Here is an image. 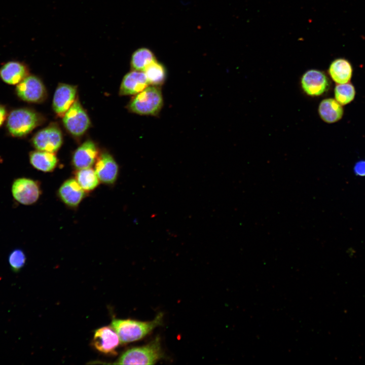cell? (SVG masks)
I'll return each instance as SVG.
<instances>
[{
    "instance_id": "cell-1",
    "label": "cell",
    "mask_w": 365,
    "mask_h": 365,
    "mask_svg": "<svg viewBox=\"0 0 365 365\" xmlns=\"http://www.w3.org/2000/svg\"><path fill=\"white\" fill-rule=\"evenodd\" d=\"M163 315L159 313L152 321H140L130 319H114L111 326L118 334L121 343L139 340L162 323Z\"/></svg>"
},
{
    "instance_id": "cell-2",
    "label": "cell",
    "mask_w": 365,
    "mask_h": 365,
    "mask_svg": "<svg viewBox=\"0 0 365 365\" xmlns=\"http://www.w3.org/2000/svg\"><path fill=\"white\" fill-rule=\"evenodd\" d=\"M163 105V98L159 86L149 85L135 95L127 105L132 113L146 116H156Z\"/></svg>"
},
{
    "instance_id": "cell-3",
    "label": "cell",
    "mask_w": 365,
    "mask_h": 365,
    "mask_svg": "<svg viewBox=\"0 0 365 365\" xmlns=\"http://www.w3.org/2000/svg\"><path fill=\"white\" fill-rule=\"evenodd\" d=\"M40 115L27 108H20L12 111L6 123L9 133L15 137H22L30 133L42 121Z\"/></svg>"
},
{
    "instance_id": "cell-4",
    "label": "cell",
    "mask_w": 365,
    "mask_h": 365,
    "mask_svg": "<svg viewBox=\"0 0 365 365\" xmlns=\"http://www.w3.org/2000/svg\"><path fill=\"white\" fill-rule=\"evenodd\" d=\"M163 357L159 338L145 346L134 347L125 351L115 364H154Z\"/></svg>"
},
{
    "instance_id": "cell-5",
    "label": "cell",
    "mask_w": 365,
    "mask_h": 365,
    "mask_svg": "<svg viewBox=\"0 0 365 365\" xmlns=\"http://www.w3.org/2000/svg\"><path fill=\"white\" fill-rule=\"evenodd\" d=\"M67 130L75 136H80L89 128L90 119L79 100L76 99L63 116Z\"/></svg>"
},
{
    "instance_id": "cell-6",
    "label": "cell",
    "mask_w": 365,
    "mask_h": 365,
    "mask_svg": "<svg viewBox=\"0 0 365 365\" xmlns=\"http://www.w3.org/2000/svg\"><path fill=\"white\" fill-rule=\"evenodd\" d=\"M11 191L15 200L25 205L35 203L41 194L40 183L26 177L16 179L13 182Z\"/></svg>"
},
{
    "instance_id": "cell-7",
    "label": "cell",
    "mask_w": 365,
    "mask_h": 365,
    "mask_svg": "<svg viewBox=\"0 0 365 365\" xmlns=\"http://www.w3.org/2000/svg\"><path fill=\"white\" fill-rule=\"evenodd\" d=\"M16 93L22 100L30 103H40L47 96L42 81L37 77L28 75L16 88Z\"/></svg>"
},
{
    "instance_id": "cell-8",
    "label": "cell",
    "mask_w": 365,
    "mask_h": 365,
    "mask_svg": "<svg viewBox=\"0 0 365 365\" xmlns=\"http://www.w3.org/2000/svg\"><path fill=\"white\" fill-rule=\"evenodd\" d=\"M62 139L60 128L53 124L39 131L33 136L32 143L37 150L54 153L61 146Z\"/></svg>"
},
{
    "instance_id": "cell-9",
    "label": "cell",
    "mask_w": 365,
    "mask_h": 365,
    "mask_svg": "<svg viewBox=\"0 0 365 365\" xmlns=\"http://www.w3.org/2000/svg\"><path fill=\"white\" fill-rule=\"evenodd\" d=\"M304 92L311 96H318L326 92L330 88V81L325 74L317 69L306 71L301 80Z\"/></svg>"
},
{
    "instance_id": "cell-10",
    "label": "cell",
    "mask_w": 365,
    "mask_h": 365,
    "mask_svg": "<svg viewBox=\"0 0 365 365\" xmlns=\"http://www.w3.org/2000/svg\"><path fill=\"white\" fill-rule=\"evenodd\" d=\"M92 342L95 349L108 354H116V349L121 343L118 334L111 325L96 330Z\"/></svg>"
},
{
    "instance_id": "cell-11",
    "label": "cell",
    "mask_w": 365,
    "mask_h": 365,
    "mask_svg": "<svg viewBox=\"0 0 365 365\" xmlns=\"http://www.w3.org/2000/svg\"><path fill=\"white\" fill-rule=\"evenodd\" d=\"M95 170L101 182L113 185L119 174V166L113 156L107 152L99 155L95 165Z\"/></svg>"
},
{
    "instance_id": "cell-12",
    "label": "cell",
    "mask_w": 365,
    "mask_h": 365,
    "mask_svg": "<svg viewBox=\"0 0 365 365\" xmlns=\"http://www.w3.org/2000/svg\"><path fill=\"white\" fill-rule=\"evenodd\" d=\"M77 87L66 84H59L54 93L53 108L59 117H63L76 100Z\"/></svg>"
},
{
    "instance_id": "cell-13",
    "label": "cell",
    "mask_w": 365,
    "mask_h": 365,
    "mask_svg": "<svg viewBox=\"0 0 365 365\" xmlns=\"http://www.w3.org/2000/svg\"><path fill=\"white\" fill-rule=\"evenodd\" d=\"M58 196L66 206L74 208L79 206L86 196V192L73 178L64 181L58 190Z\"/></svg>"
},
{
    "instance_id": "cell-14",
    "label": "cell",
    "mask_w": 365,
    "mask_h": 365,
    "mask_svg": "<svg viewBox=\"0 0 365 365\" xmlns=\"http://www.w3.org/2000/svg\"><path fill=\"white\" fill-rule=\"evenodd\" d=\"M99 151L92 141L88 140L74 153L72 163L76 169L91 167L99 156Z\"/></svg>"
},
{
    "instance_id": "cell-15",
    "label": "cell",
    "mask_w": 365,
    "mask_h": 365,
    "mask_svg": "<svg viewBox=\"0 0 365 365\" xmlns=\"http://www.w3.org/2000/svg\"><path fill=\"white\" fill-rule=\"evenodd\" d=\"M149 86L144 72L133 70L124 77L120 86L119 94L136 95Z\"/></svg>"
},
{
    "instance_id": "cell-16",
    "label": "cell",
    "mask_w": 365,
    "mask_h": 365,
    "mask_svg": "<svg viewBox=\"0 0 365 365\" xmlns=\"http://www.w3.org/2000/svg\"><path fill=\"white\" fill-rule=\"evenodd\" d=\"M28 76L27 66L20 61H9L0 68V78L9 85H17Z\"/></svg>"
},
{
    "instance_id": "cell-17",
    "label": "cell",
    "mask_w": 365,
    "mask_h": 365,
    "mask_svg": "<svg viewBox=\"0 0 365 365\" xmlns=\"http://www.w3.org/2000/svg\"><path fill=\"white\" fill-rule=\"evenodd\" d=\"M353 70L352 65L348 60L344 58H339L331 62L328 72L333 81L337 84H340L350 81Z\"/></svg>"
},
{
    "instance_id": "cell-18",
    "label": "cell",
    "mask_w": 365,
    "mask_h": 365,
    "mask_svg": "<svg viewBox=\"0 0 365 365\" xmlns=\"http://www.w3.org/2000/svg\"><path fill=\"white\" fill-rule=\"evenodd\" d=\"M321 119L327 123H334L340 120L344 115L342 105L332 98L323 99L318 108Z\"/></svg>"
},
{
    "instance_id": "cell-19",
    "label": "cell",
    "mask_w": 365,
    "mask_h": 365,
    "mask_svg": "<svg viewBox=\"0 0 365 365\" xmlns=\"http://www.w3.org/2000/svg\"><path fill=\"white\" fill-rule=\"evenodd\" d=\"M29 162L36 169L45 172L53 171L57 166L58 159L54 153L37 150L29 153Z\"/></svg>"
},
{
    "instance_id": "cell-20",
    "label": "cell",
    "mask_w": 365,
    "mask_h": 365,
    "mask_svg": "<svg viewBox=\"0 0 365 365\" xmlns=\"http://www.w3.org/2000/svg\"><path fill=\"white\" fill-rule=\"evenodd\" d=\"M74 176L86 193L94 190L99 184L100 180L95 169L91 167L77 169Z\"/></svg>"
},
{
    "instance_id": "cell-21",
    "label": "cell",
    "mask_w": 365,
    "mask_h": 365,
    "mask_svg": "<svg viewBox=\"0 0 365 365\" xmlns=\"http://www.w3.org/2000/svg\"><path fill=\"white\" fill-rule=\"evenodd\" d=\"M156 60V57L151 50L142 48L133 53L131 66L133 70L143 71L149 65Z\"/></svg>"
},
{
    "instance_id": "cell-22",
    "label": "cell",
    "mask_w": 365,
    "mask_h": 365,
    "mask_svg": "<svg viewBox=\"0 0 365 365\" xmlns=\"http://www.w3.org/2000/svg\"><path fill=\"white\" fill-rule=\"evenodd\" d=\"M143 71L149 85L160 86L165 81L166 78L165 68L157 60L149 65Z\"/></svg>"
},
{
    "instance_id": "cell-23",
    "label": "cell",
    "mask_w": 365,
    "mask_h": 365,
    "mask_svg": "<svg viewBox=\"0 0 365 365\" xmlns=\"http://www.w3.org/2000/svg\"><path fill=\"white\" fill-rule=\"evenodd\" d=\"M355 88L348 82L337 84L334 88L335 99L342 106L351 102L355 98Z\"/></svg>"
},
{
    "instance_id": "cell-24",
    "label": "cell",
    "mask_w": 365,
    "mask_h": 365,
    "mask_svg": "<svg viewBox=\"0 0 365 365\" xmlns=\"http://www.w3.org/2000/svg\"><path fill=\"white\" fill-rule=\"evenodd\" d=\"M8 261L12 270L18 272L24 266L26 256L22 250L15 249L10 253Z\"/></svg>"
},
{
    "instance_id": "cell-25",
    "label": "cell",
    "mask_w": 365,
    "mask_h": 365,
    "mask_svg": "<svg viewBox=\"0 0 365 365\" xmlns=\"http://www.w3.org/2000/svg\"><path fill=\"white\" fill-rule=\"evenodd\" d=\"M356 173L359 175L365 174V161H360L356 163L354 167Z\"/></svg>"
},
{
    "instance_id": "cell-26",
    "label": "cell",
    "mask_w": 365,
    "mask_h": 365,
    "mask_svg": "<svg viewBox=\"0 0 365 365\" xmlns=\"http://www.w3.org/2000/svg\"><path fill=\"white\" fill-rule=\"evenodd\" d=\"M7 118V110L5 107L0 104V127L3 124Z\"/></svg>"
}]
</instances>
